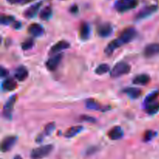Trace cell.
<instances>
[{"instance_id": "12", "label": "cell", "mask_w": 159, "mask_h": 159, "mask_svg": "<svg viewBox=\"0 0 159 159\" xmlns=\"http://www.w3.org/2000/svg\"><path fill=\"white\" fill-rule=\"evenodd\" d=\"M42 6V2H36L34 4H33L32 6H30V7H28L27 9L25 10L24 16L26 17V19H33L37 16V12L40 10V7Z\"/></svg>"}, {"instance_id": "27", "label": "cell", "mask_w": 159, "mask_h": 159, "mask_svg": "<svg viewBox=\"0 0 159 159\" xmlns=\"http://www.w3.org/2000/svg\"><path fill=\"white\" fill-rule=\"evenodd\" d=\"M15 22V18L13 16L10 15H2L1 24L2 25H10L13 24Z\"/></svg>"}, {"instance_id": "24", "label": "cell", "mask_w": 159, "mask_h": 159, "mask_svg": "<svg viewBox=\"0 0 159 159\" xmlns=\"http://www.w3.org/2000/svg\"><path fill=\"white\" fill-rule=\"evenodd\" d=\"M159 111V102H152L146 106V112L150 115H154Z\"/></svg>"}, {"instance_id": "10", "label": "cell", "mask_w": 159, "mask_h": 159, "mask_svg": "<svg viewBox=\"0 0 159 159\" xmlns=\"http://www.w3.org/2000/svg\"><path fill=\"white\" fill-rule=\"evenodd\" d=\"M159 54V43H153L147 45L144 49V56L147 58H151Z\"/></svg>"}, {"instance_id": "23", "label": "cell", "mask_w": 159, "mask_h": 159, "mask_svg": "<svg viewBox=\"0 0 159 159\" xmlns=\"http://www.w3.org/2000/svg\"><path fill=\"white\" fill-rule=\"evenodd\" d=\"M52 16V8L51 6H48L43 8L40 12V18L42 20H48Z\"/></svg>"}, {"instance_id": "34", "label": "cell", "mask_w": 159, "mask_h": 159, "mask_svg": "<svg viewBox=\"0 0 159 159\" xmlns=\"http://www.w3.org/2000/svg\"><path fill=\"white\" fill-rule=\"evenodd\" d=\"M69 11L70 12H71V13L76 14L78 12H79V7H78L77 5H73V6H71V7H70Z\"/></svg>"}, {"instance_id": "9", "label": "cell", "mask_w": 159, "mask_h": 159, "mask_svg": "<svg viewBox=\"0 0 159 159\" xmlns=\"http://www.w3.org/2000/svg\"><path fill=\"white\" fill-rule=\"evenodd\" d=\"M97 34L99 37H109L112 34H113V26L110 23H104L102 24H99L97 26Z\"/></svg>"}, {"instance_id": "19", "label": "cell", "mask_w": 159, "mask_h": 159, "mask_svg": "<svg viewBox=\"0 0 159 159\" xmlns=\"http://www.w3.org/2000/svg\"><path fill=\"white\" fill-rule=\"evenodd\" d=\"M91 35V27L88 23H83L81 25L79 36L82 40H87L89 39Z\"/></svg>"}, {"instance_id": "18", "label": "cell", "mask_w": 159, "mask_h": 159, "mask_svg": "<svg viewBox=\"0 0 159 159\" xmlns=\"http://www.w3.org/2000/svg\"><path fill=\"white\" fill-rule=\"evenodd\" d=\"M123 93L127 94L130 99H138L142 94V91L141 89L136 88V87H127L123 90Z\"/></svg>"}, {"instance_id": "33", "label": "cell", "mask_w": 159, "mask_h": 159, "mask_svg": "<svg viewBox=\"0 0 159 159\" xmlns=\"http://www.w3.org/2000/svg\"><path fill=\"white\" fill-rule=\"evenodd\" d=\"M9 75V71L6 68L1 67V71H0V75L2 78H5Z\"/></svg>"}, {"instance_id": "25", "label": "cell", "mask_w": 159, "mask_h": 159, "mask_svg": "<svg viewBox=\"0 0 159 159\" xmlns=\"http://www.w3.org/2000/svg\"><path fill=\"white\" fill-rule=\"evenodd\" d=\"M158 96H159V91H154L153 93L148 94L147 96H146L145 99H144V105L147 106L148 105V104H151L152 103V102H154L155 101V99L158 97Z\"/></svg>"}, {"instance_id": "21", "label": "cell", "mask_w": 159, "mask_h": 159, "mask_svg": "<svg viewBox=\"0 0 159 159\" xmlns=\"http://www.w3.org/2000/svg\"><path fill=\"white\" fill-rule=\"evenodd\" d=\"M151 78L147 74H141L139 75H137L134 79H133V83L135 85H145L150 82Z\"/></svg>"}, {"instance_id": "7", "label": "cell", "mask_w": 159, "mask_h": 159, "mask_svg": "<svg viewBox=\"0 0 159 159\" xmlns=\"http://www.w3.org/2000/svg\"><path fill=\"white\" fill-rule=\"evenodd\" d=\"M16 95H13V96H10V98L8 99L7 102L5 103L4 107H3V116L6 119H10L11 118L12 109H13L14 104L16 103Z\"/></svg>"}, {"instance_id": "31", "label": "cell", "mask_w": 159, "mask_h": 159, "mask_svg": "<svg viewBox=\"0 0 159 159\" xmlns=\"http://www.w3.org/2000/svg\"><path fill=\"white\" fill-rule=\"evenodd\" d=\"M34 1V0H7V2L10 4H20V5H23V4H26V3Z\"/></svg>"}, {"instance_id": "3", "label": "cell", "mask_w": 159, "mask_h": 159, "mask_svg": "<svg viewBox=\"0 0 159 159\" xmlns=\"http://www.w3.org/2000/svg\"><path fill=\"white\" fill-rule=\"evenodd\" d=\"M139 4V0H116L114 8L117 12H125L135 9Z\"/></svg>"}, {"instance_id": "11", "label": "cell", "mask_w": 159, "mask_h": 159, "mask_svg": "<svg viewBox=\"0 0 159 159\" xmlns=\"http://www.w3.org/2000/svg\"><path fill=\"white\" fill-rule=\"evenodd\" d=\"M17 141V137L8 136L2 140L1 144V151L2 152H9L15 145Z\"/></svg>"}, {"instance_id": "36", "label": "cell", "mask_w": 159, "mask_h": 159, "mask_svg": "<svg viewBox=\"0 0 159 159\" xmlns=\"http://www.w3.org/2000/svg\"><path fill=\"white\" fill-rule=\"evenodd\" d=\"M12 159H23V158H22L20 155H16V156H14V158Z\"/></svg>"}, {"instance_id": "30", "label": "cell", "mask_w": 159, "mask_h": 159, "mask_svg": "<svg viewBox=\"0 0 159 159\" xmlns=\"http://www.w3.org/2000/svg\"><path fill=\"white\" fill-rule=\"evenodd\" d=\"M98 152V148L96 146H92L89 147L86 151H85V155L87 156H90V155H94L96 152Z\"/></svg>"}, {"instance_id": "29", "label": "cell", "mask_w": 159, "mask_h": 159, "mask_svg": "<svg viewBox=\"0 0 159 159\" xmlns=\"http://www.w3.org/2000/svg\"><path fill=\"white\" fill-rule=\"evenodd\" d=\"M34 45V41L33 39H27V40H25L24 42H23V43L21 44L22 49L23 51H28V50L31 49L33 48V46Z\"/></svg>"}, {"instance_id": "15", "label": "cell", "mask_w": 159, "mask_h": 159, "mask_svg": "<svg viewBox=\"0 0 159 159\" xmlns=\"http://www.w3.org/2000/svg\"><path fill=\"white\" fill-rule=\"evenodd\" d=\"M108 137L112 141H117L124 137V130L119 126L113 127L108 132Z\"/></svg>"}, {"instance_id": "35", "label": "cell", "mask_w": 159, "mask_h": 159, "mask_svg": "<svg viewBox=\"0 0 159 159\" xmlns=\"http://www.w3.org/2000/svg\"><path fill=\"white\" fill-rule=\"evenodd\" d=\"M13 25H14V27L16 28V29H18L19 27H20V26H21V23H20V22H14L13 23Z\"/></svg>"}, {"instance_id": "16", "label": "cell", "mask_w": 159, "mask_h": 159, "mask_svg": "<svg viewBox=\"0 0 159 159\" xmlns=\"http://www.w3.org/2000/svg\"><path fill=\"white\" fill-rule=\"evenodd\" d=\"M28 33L34 37H40L44 33V29L39 23H34L29 26L27 29Z\"/></svg>"}, {"instance_id": "6", "label": "cell", "mask_w": 159, "mask_h": 159, "mask_svg": "<svg viewBox=\"0 0 159 159\" xmlns=\"http://www.w3.org/2000/svg\"><path fill=\"white\" fill-rule=\"evenodd\" d=\"M85 107L87 109H89V110L102 112L109 111L111 109L110 106H102V104H100L99 102L93 99H89L85 101Z\"/></svg>"}, {"instance_id": "26", "label": "cell", "mask_w": 159, "mask_h": 159, "mask_svg": "<svg viewBox=\"0 0 159 159\" xmlns=\"http://www.w3.org/2000/svg\"><path fill=\"white\" fill-rule=\"evenodd\" d=\"M109 71H110V65L107 64H101L98 65V67L95 70V72L97 75H104Z\"/></svg>"}, {"instance_id": "13", "label": "cell", "mask_w": 159, "mask_h": 159, "mask_svg": "<svg viewBox=\"0 0 159 159\" xmlns=\"http://www.w3.org/2000/svg\"><path fill=\"white\" fill-rule=\"evenodd\" d=\"M70 47V43L67 40H60L55 44L53 45L50 50V54H59V52L64 51V50L68 49Z\"/></svg>"}, {"instance_id": "4", "label": "cell", "mask_w": 159, "mask_h": 159, "mask_svg": "<svg viewBox=\"0 0 159 159\" xmlns=\"http://www.w3.org/2000/svg\"><path fill=\"white\" fill-rule=\"evenodd\" d=\"M131 70V67L129 64L124 61H120L113 66L110 71V76L112 78H118L127 75Z\"/></svg>"}, {"instance_id": "5", "label": "cell", "mask_w": 159, "mask_h": 159, "mask_svg": "<svg viewBox=\"0 0 159 159\" xmlns=\"http://www.w3.org/2000/svg\"><path fill=\"white\" fill-rule=\"evenodd\" d=\"M158 9V6L157 5H151V6H146L144 9L140 10L138 13L135 16V20H142L144 19L148 18L153 15L155 12H156Z\"/></svg>"}, {"instance_id": "1", "label": "cell", "mask_w": 159, "mask_h": 159, "mask_svg": "<svg viewBox=\"0 0 159 159\" xmlns=\"http://www.w3.org/2000/svg\"><path fill=\"white\" fill-rule=\"evenodd\" d=\"M137 30L134 27H128L121 32L118 38L112 40L105 48L104 52L107 55L110 56L113 54L117 48L131 42L137 37Z\"/></svg>"}, {"instance_id": "8", "label": "cell", "mask_w": 159, "mask_h": 159, "mask_svg": "<svg viewBox=\"0 0 159 159\" xmlns=\"http://www.w3.org/2000/svg\"><path fill=\"white\" fill-rule=\"evenodd\" d=\"M63 55L62 54H54L52 57H50L46 62V67L49 71H54L57 69L58 65H60L61 61Z\"/></svg>"}, {"instance_id": "22", "label": "cell", "mask_w": 159, "mask_h": 159, "mask_svg": "<svg viewBox=\"0 0 159 159\" xmlns=\"http://www.w3.org/2000/svg\"><path fill=\"white\" fill-rule=\"evenodd\" d=\"M82 130H83L82 126H74V127H71L69 129H68L65 133V134H64V136L67 138H71L73 137L76 136L78 134L80 133Z\"/></svg>"}, {"instance_id": "2", "label": "cell", "mask_w": 159, "mask_h": 159, "mask_svg": "<svg viewBox=\"0 0 159 159\" xmlns=\"http://www.w3.org/2000/svg\"><path fill=\"white\" fill-rule=\"evenodd\" d=\"M54 150L53 144H46L40 146L38 148L33 149L30 153L31 159H43L48 157Z\"/></svg>"}, {"instance_id": "20", "label": "cell", "mask_w": 159, "mask_h": 159, "mask_svg": "<svg viewBox=\"0 0 159 159\" xmlns=\"http://www.w3.org/2000/svg\"><path fill=\"white\" fill-rule=\"evenodd\" d=\"M17 87V83L13 79H11V78H9V79H6L3 81L2 84V90L6 92H10L13 91L16 89Z\"/></svg>"}, {"instance_id": "28", "label": "cell", "mask_w": 159, "mask_h": 159, "mask_svg": "<svg viewBox=\"0 0 159 159\" xmlns=\"http://www.w3.org/2000/svg\"><path fill=\"white\" fill-rule=\"evenodd\" d=\"M156 134L157 133L155 131H154V130H148L144 133L143 140H144V142H149V141H152L154 138L156 137Z\"/></svg>"}, {"instance_id": "14", "label": "cell", "mask_w": 159, "mask_h": 159, "mask_svg": "<svg viewBox=\"0 0 159 159\" xmlns=\"http://www.w3.org/2000/svg\"><path fill=\"white\" fill-rule=\"evenodd\" d=\"M54 129H55V124H54V122L49 123V124H47V125L45 126L44 130L43 131V133L40 134H39L38 136L37 137V138H36V142L37 143L42 142L43 140L44 139L45 137L49 136V135H51V134L53 133Z\"/></svg>"}, {"instance_id": "17", "label": "cell", "mask_w": 159, "mask_h": 159, "mask_svg": "<svg viewBox=\"0 0 159 159\" xmlns=\"http://www.w3.org/2000/svg\"><path fill=\"white\" fill-rule=\"evenodd\" d=\"M28 75H29V71H28L27 68L25 66L18 67L16 69L15 73H14L15 78L20 82H23V81L26 80L27 79Z\"/></svg>"}, {"instance_id": "32", "label": "cell", "mask_w": 159, "mask_h": 159, "mask_svg": "<svg viewBox=\"0 0 159 159\" xmlns=\"http://www.w3.org/2000/svg\"><path fill=\"white\" fill-rule=\"evenodd\" d=\"M81 119L84 121H87L89 123H92V124H94L96 122V120L94 117L90 116H87V115H83V116H81Z\"/></svg>"}]
</instances>
